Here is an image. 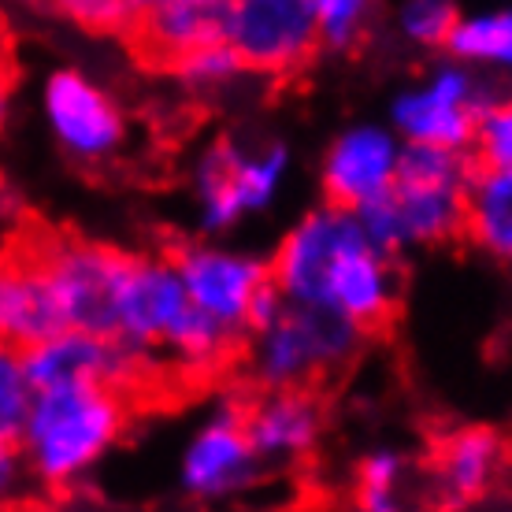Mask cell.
I'll return each mask as SVG.
<instances>
[{
    "mask_svg": "<svg viewBox=\"0 0 512 512\" xmlns=\"http://www.w3.org/2000/svg\"><path fill=\"white\" fill-rule=\"evenodd\" d=\"M268 268L286 301L331 308L364 331L383 327L401 297L394 256L368 242L357 212L331 201L297 219Z\"/></svg>",
    "mask_w": 512,
    "mask_h": 512,
    "instance_id": "6da1fadb",
    "label": "cell"
},
{
    "mask_svg": "<svg viewBox=\"0 0 512 512\" xmlns=\"http://www.w3.org/2000/svg\"><path fill=\"white\" fill-rule=\"evenodd\" d=\"M472 164L461 149L446 145H401L394 190L357 208L368 242L386 256L416 245H438L464 231V201L472 186Z\"/></svg>",
    "mask_w": 512,
    "mask_h": 512,
    "instance_id": "7a4b0ae2",
    "label": "cell"
},
{
    "mask_svg": "<svg viewBox=\"0 0 512 512\" xmlns=\"http://www.w3.org/2000/svg\"><path fill=\"white\" fill-rule=\"evenodd\" d=\"M130 420V405L119 386H49L34 390L19 449L30 479L41 487L67 490L116 449Z\"/></svg>",
    "mask_w": 512,
    "mask_h": 512,
    "instance_id": "3957f363",
    "label": "cell"
},
{
    "mask_svg": "<svg viewBox=\"0 0 512 512\" xmlns=\"http://www.w3.org/2000/svg\"><path fill=\"white\" fill-rule=\"evenodd\" d=\"M364 342V327L331 308L286 301L268 327L249 334V372L264 390L305 386L342 368Z\"/></svg>",
    "mask_w": 512,
    "mask_h": 512,
    "instance_id": "277c9868",
    "label": "cell"
},
{
    "mask_svg": "<svg viewBox=\"0 0 512 512\" xmlns=\"http://www.w3.org/2000/svg\"><path fill=\"white\" fill-rule=\"evenodd\" d=\"M34 253L41 260L64 327L93 334L116 331V297L119 282L127 275L130 253H119L112 245L78 242V238L49 242Z\"/></svg>",
    "mask_w": 512,
    "mask_h": 512,
    "instance_id": "5b68a950",
    "label": "cell"
},
{
    "mask_svg": "<svg viewBox=\"0 0 512 512\" xmlns=\"http://www.w3.org/2000/svg\"><path fill=\"white\" fill-rule=\"evenodd\" d=\"M290 171V156L282 145L268 149H234L219 145L201 160L193 193H197V219L208 234H223L238 227L245 216H256L279 197Z\"/></svg>",
    "mask_w": 512,
    "mask_h": 512,
    "instance_id": "8992f818",
    "label": "cell"
},
{
    "mask_svg": "<svg viewBox=\"0 0 512 512\" xmlns=\"http://www.w3.org/2000/svg\"><path fill=\"white\" fill-rule=\"evenodd\" d=\"M264 461L245 427V405L223 397L193 427L179 457V487L197 501H227L256 487Z\"/></svg>",
    "mask_w": 512,
    "mask_h": 512,
    "instance_id": "52a82bcc",
    "label": "cell"
},
{
    "mask_svg": "<svg viewBox=\"0 0 512 512\" xmlns=\"http://www.w3.org/2000/svg\"><path fill=\"white\" fill-rule=\"evenodd\" d=\"M223 38L242 64L282 71L316 49L320 26L312 0H227Z\"/></svg>",
    "mask_w": 512,
    "mask_h": 512,
    "instance_id": "ba28073f",
    "label": "cell"
},
{
    "mask_svg": "<svg viewBox=\"0 0 512 512\" xmlns=\"http://www.w3.org/2000/svg\"><path fill=\"white\" fill-rule=\"evenodd\" d=\"M179 279L186 286L193 308L231 327L234 334H249L253 297L271 282V268L253 253L223 249V245H186L175 256Z\"/></svg>",
    "mask_w": 512,
    "mask_h": 512,
    "instance_id": "9c48e42d",
    "label": "cell"
},
{
    "mask_svg": "<svg viewBox=\"0 0 512 512\" xmlns=\"http://www.w3.org/2000/svg\"><path fill=\"white\" fill-rule=\"evenodd\" d=\"M23 364L34 390L49 386H130L141 372V357H134L119 338L93 331H52L34 346L23 349Z\"/></svg>",
    "mask_w": 512,
    "mask_h": 512,
    "instance_id": "30bf717a",
    "label": "cell"
},
{
    "mask_svg": "<svg viewBox=\"0 0 512 512\" xmlns=\"http://www.w3.org/2000/svg\"><path fill=\"white\" fill-rule=\"evenodd\" d=\"M490 104L475 86V78L461 67H442L435 75L401 93L394 104V127L405 141L464 149L472 141L475 119Z\"/></svg>",
    "mask_w": 512,
    "mask_h": 512,
    "instance_id": "8fae6325",
    "label": "cell"
},
{
    "mask_svg": "<svg viewBox=\"0 0 512 512\" xmlns=\"http://www.w3.org/2000/svg\"><path fill=\"white\" fill-rule=\"evenodd\" d=\"M186 305H190V297H186L175 260L130 256L127 275L119 282L112 338H119L134 357L145 360L160 349L164 334L186 312Z\"/></svg>",
    "mask_w": 512,
    "mask_h": 512,
    "instance_id": "7c38bea8",
    "label": "cell"
},
{
    "mask_svg": "<svg viewBox=\"0 0 512 512\" xmlns=\"http://www.w3.org/2000/svg\"><path fill=\"white\" fill-rule=\"evenodd\" d=\"M401 145L383 127H353L331 145L323 164V190L327 201L338 208H357L379 201L394 190Z\"/></svg>",
    "mask_w": 512,
    "mask_h": 512,
    "instance_id": "4fadbf2b",
    "label": "cell"
},
{
    "mask_svg": "<svg viewBox=\"0 0 512 512\" xmlns=\"http://www.w3.org/2000/svg\"><path fill=\"white\" fill-rule=\"evenodd\" d=\"M509 464V442L494 427H457L431 464V494L446 512L472 509L487 498Z\"/></svg>",
    "mask_w": 512,
    "mask_h": 512,
    "instance_id": "5bb4252c",
    "label": "cell"
},
{
    "mask_svg": "<svg viewBox=\"0 0 512 512\" xmlns=\"http://www.w3.org/2000/svg\"><path fill=\"white\" fill-rule=\"evenodd\" d=\"M45 116L56 141L78 160H104L123 141V119L93 82L60 71L45 86Z\"/></svg>",
    "mask_w": 512,
    "mask_h": 512,
    "instance_id": "9a60e30c",
    "label": "cell"
},
{
    "mask_svg": "<svg viewBox=\"0 0 512 512\" xmlns=\"http://www.w3.org/2000/svg\"><path fill=\"white\" fill-rule=\"evenodd\" d=\"M245 427L264 464H297L320 446L323 409L305 386L268 390L253 409H245Z\"/></svg>",
    "mask_w": 512,
    "mask_h": 512,
    "instance_id": "2e32d148",
    "label": "cell"
},
{
    "mask_svg": "<svg viewBox=\"0 0 512 512\" xmlns=\"http://www.w3.org/2000/svg\"><path fill=\"white\" fill-rule=\"evenodd\" d=\"M52 331H64V323L38 253H0V342L26 349Z\"/></svg>",
    "mask_w": 512,
    "mask_h": 512,
    "instance_id": "e0dca14e",
    "label": "cell"
},
{
    "mask_svg": "<svg viewBox=\"0 0 512 512\" xmlns=\"http://www.w3.org/2000/svg\"><path fill=\"white\" fill-rule=\"evenodd\" d=\"M464 231L487 256L512 268V164L472 175L464 201Z\"/></svg>",
    "mask_w": 512,
    "mask_h": 512,
    "instance_id": "ac0fdd59",
    "label": "cell"
},
{
    "mask_svg": "<svg viewBox=\"0 0 512 512\" xmlns=\"http://www.w3.org/2000/svg\"><path fill=\"white\" fill-rule=\"evenodd\" d=\"M223 15H227V0L167 4V8L141 15L145 19V41L156 49V56L175 60L182 52L205 45V41L223 38Z\"/></svg>",
    "mask_w": 512,
    "mask_h": 512,
    "instance_id": "d6986e66",
    "label": "cell"
},
{
    "mask_svg": "<svg viewBox=\"0 0 512 512\" xmlns=\"http://www.w3.org/2000/svg\"><path fill=\"white\" fill-rule=\"evenodd\" d=\"M238 338L242 334H234L231 327L205 316L201 308L186 305V312L164 334L160 349L182 375H212L234 353Z\"/></svg>",
    "mask_w": 512,
    "mask_h": 512,
    "instance_id": "ffe728a7",
    "label": "cell"
},
{
    "mask_svg": "<svg viewBox=\"0 0 512 512\" xmlns=\"http://www.w3.org/2000/svg\"><path fill=\"white\" fill-rule=\"evenodd\" d=\"M405 453L390 446L368 449L357 461V487H353V512H405Z\"/></svg>",
    "mask_w": 512,
    "mask_h": 512,
    "instance_id": "44dd1931",
    "label": "cell"
},
{
    "mask_svg": "<svg viewBox=\"0 0 512 512\" xmlns=\"http://www.w3.org/2000/svg\"><path fill=\"white\" fill-rule=\"evenodd\" d=\"M449 49L472 64L512 67V12L475 15L449 30Z\"/></svg>",
    "mask_w": 512,
    "mask_h": 512,
    "instance_id": "7402d4cb",
    "label": "cell"
},
{
    "mask_svg": "<svg viewBox=\"0 0 512 512\" xmlns=\"http://www.w3.org/2000/svg\"><path fill=\"white\" fill-rule=\"evenodd\" d=\"M30 405H34V383L26 375L23 349L0 342V442L19 446Z\"/></svg>",
    "mask_w": 512,
    "mask_h": 512,
    "instance_id": "603a6c76",
    "label": "cell"
},
{
    "mask_svg": "<svg viewBox=\"0 0 512 512\" xmlns=\"http://www.w3.org/2000/svg\"><path fill=\"white\" fill-rule=\"evenodd\" d=\"M171 64L179 67L190 82L216 86V82H227V78L242 67V60H238V52L227 45V38H216V41L197 45V49H190V52H182V56H175Z\"/></svg>",
    "mask_w": 512,
    "mask_h": 512,
    "instance_id": "cb8c5ba5",
    "label": "cell"
},
{
    "mask_svg": "<svg viewBox=\"0 0 512 512\" xmlns=\"http://www.w3.org/2000/svg\"><path fill=\"white\" fill-rule=\"evenodd\" d=\"M320 38L331 45H353L368 23L372 0H312Z\"/></svg>",
    "mask_w": 512,
    "mask_h": 512,
    "instance_id": "d4e9b609",
    "label": "cell"
},
{
    "mask_svg": "<svg viewBox=\"0 0 512 512\" xmlns=\"http://www.w3.org/2000/svg\"><path fill=\"white\" fill-rule=\"evenodd\" d=\"M472 141L479 149V160L487 167H509L512 164V101L490 104L483 116L475 119Z\"/></svg>",
    "mask_w": 512,
    "mask_h": 512,
    "instance_id": "484cf974",
    "label": "cell"
},
{
    "mask_svg": "<svg viewBox=\"0 0 512 512\" xmlns=\"http://www.w3.org/2000/svg\"><path fill=\"white\" fill-rule=\"evenodd\" d=\"M457 26L453 0H405L401 4V30L412 41L423 45H438L449 38V30Z\"/></svg>",
    "mask_w": 512,
    "mask_h": 512,
    "instance_id": "4316f807",
    "label": "cell"
},
{
    "mask_svg": "<svg viewBox=\"0 0 512 512\" xmlns=\"http://www.w3.org/2000/svg\"><path fill=\"white\" fill-rule=\"evenodd\" d=\"M56 8L93 30H116L134 15V0H56Z\"/></svg>",
    "mask_w": 512,
    "mask_h": 512,
    "instance_id": "83f0119b",
    "label": "cell"
},
{
    "mask_svg": "<svg viewBox=\"0 0 512 512\" xmlns=\"http://www.w3.org/2000/svg\"><path fill=\"white\" fill-rule=\"evenodd\" d=\"M30 483V468H26V457L19 446H8L0 442V505L15 501Z\"/></svg>",
    "mask_w": 512,
    "mask_h": 512,
    "instance_id": "f1b7e54d",
    "label": "cell"
},
{
    "mask_svg": "<svg viewBox=\"0 0 512 512\" xmlns=\"http://www.w3.org/2000/svg\"><path fill=\"white\" fill-rule=\"evenodd\" d=\"M282 305H286V297L275 290V282H268V286L253 297V308H249V334L260 331V327H268L282 312Z\"/></svg>",
    "mask_w": 512,
    "mask_h": 512,
    "instance_id": "f546056e",
    "label": "cell"
},
{
    "mask_svg": "<svg viewBox=\"0 0 512 512\" xmlns=\"http://www.w3.org/2000/svg\"><path fill=\"white\" fill-rule=\"evenodd\" d=\"M167 4H193V0H134V15L156 12V8H167Z\"/></svg>",
    "mask_w": 512,
    "mask_h": 512,
    "instance_id": "4dcf8cb0",
    "label": "cell"
},
{
    "mask_svg": "<svg viewBox=\"0 0 512 512\" xmlns=\"http://www.w3.org/2000/svg\"><path fill=\"white\" fill-rule=\"evenodd\" d=\"M4 119H8V75L0 71V127H4Z\"/></svg>",
    "mask_w": 512,
    "mask_h": 512,
    "instance_id": "1f68e13d",
    "label": "cell"
},
{
    "mask_svg": "<svg viewBox=\"0 0 512 512\" xmlns=\"http://www.w3.org/2000/svg\"><path fill=\"white\" fill-rule=\"evenodd\" d=\"M4 60H8V26L0 19V71H4Z\"/></svg>",
    "mask_w": 512,
    "mask_h": 512,
    "instance_id": "d6a6232c",
    "label": "cell"
},
{
    "mask_svg": "<svg viewBox=\"0 0 512 512\" xmlns=\"http://www.w3.org/2000/svg\"><path fill=\"white\" fill-rule=\"evenodd\" d=\"M12 212H15V197L0 190V216H12Z\"/></svg>",
    "mask_w": 512,
    "mask_h": 512,
    "instance_id": "836d02e7",
    "label": "cell"
},
{
    "mask_svg": "<svg viewBox=\"0 0 512 512\" xmlns=\"http://www.w3.org/2000/svg\"><path fill=\"white\" fill-rule=\"evenodd\" d=\"M0 512H8V509H4V505H0Z\"/></svg>",
    "mask_w": 512,
    "mask_h": 512,
    "instance_id": "e575fe53",
    "label": "cell"
}]
</instances>
